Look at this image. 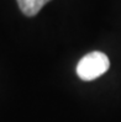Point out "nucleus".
I'll use <instances>...</instances> for the list:
<instances>
[{
  "mask_svg": "<svg viewBox=\"0 0 121 122\" xmlns=\"http://www.w3.org/2000/svg\"><path fill=\"white\" fill-rule=\"evenodd\" d=\"M49 1L51 0H17V5L26 16H35Z\"/></svg>",
  "mask_w": 121,
  "mask_h": 122,
  "instance_id": "2",
  "label": "nucleus"
},
{
  "mask_svg": "<svg viewBox=\"0 0 121 122\" xmlns=\"http://www.w3.org/2000/svg\"><path fill=\"white\" fill-rule=\"evenodd\" d=\"M110 62L108 56L103 52H90L85 54L77 66V74L82 80L90 81L101 76L108 71Z\"/></svg>",
  "mask_w": 121,
  "mask_h": 122,
  "instance_id": "1",
  "label": "nucleus"
}]
</instances>
